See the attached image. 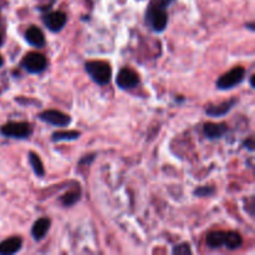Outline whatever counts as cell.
Here are the masks:
<instances>
[{"instance_id":"4","label":"cell","mask_w":255,"mask_h":255,"mask_svg":"<svg viewBox=\"0 0 255 255\" xmlns=\"http://www.w3.org/2000/svg\"><path fill=\"white\" fill-rule=\"evenodd\" d=\"M31 126L26 122H9L1 127V133L9 138H27L31 134Z\"/></svg>"},{"instance_id":"15","label":"cell","mask_w":255,"mask_h":255,"mask_svg":"<svg viewBox=\"0 0 255 255\" xmlns=\"http://www.w3.org/2000/svg\"><path fill=\"white\" fill-rule=\"evenodd\" d=\"M242 244H243V239H242L241 234L237 233V232H227V239L224 248L231 249V251H236V249H238Z\"/></svg>"},{"instance_id":"24","label":"cell","mask_w":255,"mask_h":255,"mask_svg":"<svg viewBox=\"0 0 255 255\" xmlns=\"http://www.w3.org/2000/svg\"><path fill=\"white\" fill-rule=\"evenodd\" d=\"M246 26L249 27V29H251L252 31H254V24H253V22H251V24H247Z\"/></svg>"},{"instance_id":"13","label":"cell","mask_w":255,"mask_h":255,"mask_svg":"<svg viewBox=\"0 0 255 255\" xmlns=\"http://www.w3.org/2000/svg\"><path fill=\"white\" fill-rule=\"evenodd\" d=\"M50 224H51L50 219L47 218H40L35 222L31 228V234L35 241H41L46 237L47 232L50 229Z\"/></svg>"},{"instance_id":"26","label":"cell","mask_w":255,"mask_h":255,"mask_svg":"<svg viewBox=\"0 0 255 255\" xmlns=\"http://www.w3.org/2000/svg\"><path fill=\"white\" fill-rule=\"evenodd\" d=\"M2 64H4V60H2V57L0 56V67L2 66Z\"/></svg>"},{"instance_id":"5","label":"cell","mask_w":255,"mask_h":255,"mask_svg":"<svg viewBox=\"0 0 255 255\" xmlns=\"http://www.w3.org/2000/svg\"><path fill=\"white\" fill-rule=\"evenodd\" d=\"M21 66L30 74H40L47 66L46 57L39 52H29L22 59Z\"/></svg>"},{"instance_id":"6","label":"cell","mask_w":255,"mask_h":255,"mask_svg":"<svg viewBox=\"0 0 255 255\" xmlns=\"http://www.w3.org/2000/svg\"><path fill=\"white\" fill-rule=\"evenodd\" d=\"M39 119L42 122L52 125L56 127H66L71 124V119L67 115L62 114V112L56 111V110H49V111H44L42 114L39 115Z\"/></svg>"},{"instance_id":"1","label":"cell","mask_w":255,"mask_h":255,"mask_svg":"<svg viewBox=\"0 0 255 255\" xmlns=\"http://www.w3.org/2000/svg\"><path fill=\"white\" fill-rule=\"evenodd\" d=\"M85 70L97 85H107L111 81L112 69L105 61H87L85 64Z\"/></svg>"},{"instance_id":"21","label":"cell","mask_w":255,"mask_h":255,"mask_svg":"<svg viewBox=\"0 0 255 255\" xmlns=\"http://www.w3.org/2000/svg\"><path fill=\"white\" fill-rule=\"evenodd\" d=\"M243 146L246 147V148L248 149V151L254 152L255 143H254V138H253V137H249L248 139H246V141H244V143H243Z\"/></svg>"},{"instance_id":"11","label":"cell","mask_w":255,"mask_h":255,"mask_svg":"<svg viewBox=\"0 0 255 255\" xmlns=\"http://www.w3.org/2000/svg\"><path fill=\"white\" fill-rule=\"evenodd\" d=\"M236 105V100H228V101H224L219 105H213V106H209L206 110L207 115L211 117H223L231 111L232 109Z\"/></svg>"},{"instance_id":"3","label":"cell","mask_w":255,"mask_h":255,"mask_svg":"<svg viewBox=\"0 0 255 255\" xmlns=\"http://www.w3.org/2000/svg\"><path fill=\"white\" fill-rule=\"evenodd\" d=\"M246 77V69L242 66L234 67L227 74L222 75L217 81V87L219 90H231L242 84Z\"/></svg>"},{"instance_id":"12","label":"cell","mask_w":255,"mask_h":255,"mask_svg":"<svg viewBox=\"0 0 255 255\" xmlns=\"http://www.w3.org/2000/svg\"><path fill=\"white\" fill-rule=\"evenodd\" d=\"M22 241L19 237H11L0 243V255L15 254L21 249Z\"/></svg>"},{"instance_id":"2","label":"cell","mask_w":255,"mask_h":255,"mask_svg":"<svg viewBox=\"0 0 255 255\" xmlns=\"http://www.w3.org/2000/svg\"><path fill=\"white\" fill-rule=\"evenodd\" d=\"M147 21L151 25L152 30L156 32H162L166 30L168 24V14L166 7L161 6V4H151L146 14Z\"/></svg>"},{"instance_id":"16","label":"cell","mask_w":255,"mask_h":255,"mask_svg":"<svg viewBox=\"0 0 255 255\" xmlns=\"http://www.w3.org/2000/svg\"><path fill=\"white\" fill-rule=\"evenodd\" d=\"M80 137V132L77 131H62V132H55L52 133L51 139L54 142L60 141H74Z\"/></svg>"},{"instance_id":"27","label":"cell","mask_w":255,"mask_h":255,"mask_svg":"<svg viewBox=\"0 0 255 255\" xmlns=\"http://www.w3.org/2000/svg\"><path fill=\"white\" fill-rule=\"evenodd\" d=\"M1 42H2V39H1V35H0V45H1Z\"/></svg>"},{"instance_id":"10","label":"cell","mask_w":255,"mask_h":255,"mask_svg":"<svg viewBox=\"0 0 255 255\" xmlns=\"http://www.w3.org/2000/svg\"><path fill=\"white\" fill-rule=\"evenodd\" d=\"M228 131L227 125L223 124H206L203 126L204 136L209 139H218L222 138Z\"/></svg>"},{"instance_id":"23","label":"cell","mask_w":255,"mask_h":255,"mask_svg":"<svg viewBox=\"0 0 255 255\" xmlns=\"http://www.w3.org/2000/svg\"><path fill=\"white\" fill-rule=\"evenodd\" d=\"M173 1L174 0H161V1H159V4H161V6H163V7H168Z\"/></svg>"},{"instance_id":"7","label":"cell","mask_w":255,"mask_h":255,"mask_svg":"<svg viewBox=\"0 0 255 255\" xmlns=\"http://www.w3.org/2000/svg\"><path fill=\"white\" fill-rule=\"evenodd\" d=\"M116 82L120 89L129 90L133 89V87H136L139 84V77L133 70L128 69V67H125L117 75Z\"/></svg>"},{"instance_id":"25","label":"cell","mask_w":255,"mask_h":255,"mask_svg":"<svg viewBox=\"0 0 255 255\" xmlns=\"http://www.w3.org/2000/svg\"><path fill=\"white\" fill-rule=\"evenodd\" d=\"M251 86L252 87H255V85H254V75H252V76H251Z\"/></svg>"},{"instance_id":"18","label":"cell","mask_w":255,"mask_h":255,"mask_svg":"<svg viewBox=\"0 0 255 255\" xmlns=\"http://www.w3.org/2000/svg\"><path fill=\"white\" fill-rule=\"evenodd\" d=\"M80 194H81L80 191L67 192L66 194L61 197V203L64 204V207H72L76 202H79Z\"/></svg>"},{"instance_id":"9","label":"cell","mask_w":255,"mask_h":255,"mask_svg":"<svg viewBox=\"0 0 255 255\" xmlns=\"http://www.w3.org/2000/svg\"><path fill=\"white\" fill-rule=\"evenodd\" d=\"M25 40L27 41V44H30L34 47H37V49H41V47L45 46L44 32L36 26H30L26 30V32H25Z\"/></svg>"},{"instance_id":"17","label":"cell","mask_w":255,"mask_h":255,"mask_svg":"<svg viewBox=\"0 0 255 255\" xmlns=\"http://www.w3.org/2000/svg\"><path fill=\"white\" fill-rule=\"evenodd\" d=\"M29 162H30V164H31L32 171H34V173L36 174V176H39V177L44 176V173H45L44 166H42L41 159H40V157L37 156L36 153H34V152H30Z\"/></svg>"},{"instance_id":"14","label":"cell","mask_w":255,"mask_h":255,"mask_svg":"<svg viewBox=\"0 0 255 255\" xmlns=\"http://www.w3.org/2000/svg\"><path fill=\"white\" fill-rule=\"evenodd\" d=\"M227 239V232L224 231H217L212 232L207 237V246L212 249H219L223 248L226 246Z\"/></svg>"},{"instance_id":"8","label":"cell","mask_w":255,"mask_h":255,"mask_svg":"<svg viewBox=\"0 0 255 255\" xmlns=\"http://www.w3.org/2000/svg\"><path fill=\"white\" fill-rule=\"evenodd\" d=\"M66 15L62 11L49 12V14L44 15V17H42L45 26L52 32H57L64 29V26L66 25Z\"/></svg>"},{"instance_id":"19","label":"cell","mask_w":255,"mask_h":255,"mask_svg":"<svg viewBox=\"0 0 255 255\" xmlns=\"http://www.w3.org/2000/svg\"><path fill=\"white\" fill-rule=\"evenodd\" d=\"M214 192H216V188L211 186H202L199 188H197L194 191V196L197 197H209L213 196Z\"/></svg>"},{"instance_id":"20","label":"cell","mask_w":255,"mask_h":255,"mask_svg":"<svg viewBox=\"0 0 255 255\" xmlns=\"http://www.w3.org/2000/svg\"><path fill=\"white\" fill-rule=\"evenodd\" d=\"M172 253L173 254H177V255H189L192 254V249L191 247H189L188 243H182L179 244V246H176L173 248V251H172Z\"/></svg>"},{"instance_id":"22","label":"cell","mask_w":255,"mask_h":255,"mask_svg":"<svg viewBox=\"0 0 255 255\" xmlns=\"http://www.w3.org/2000/svg\"><path fill=\"white\" fill-rule=\"evenodd\" d=\"M94 159H95V154H89V156H85L84 158L80 161V164H85V163L89 164V163H91Z\"/></svg>"}]
</instances>
